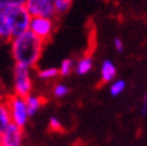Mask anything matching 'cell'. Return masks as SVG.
<instances>
[{
    "label": "cell",
    "mask_w": 147,
    "mask_h": 146,
    "mask_svg": "<svg viewBox=\"0 0 147 146\" xmlns=\"http://www.w3.org/2000/svg\"><path fill=\"white\" fill-rule=\"evenodd\" d=\"M45 47V42L26 31L11 40V53L16 65L34 68L37 65Z\"/></svg>",
    "instance_id": "6da1fadb"
},
{
    "label": "cell",
    "mask_w": 147,
    "mask_h": 146,
    "mask_svg": "<svg viewBox=\"0 0 147 146\" xmlns=\"http://www.w3.org/2000/svg\"><path fill=\"white\" fill-rule=\"evenodd\" d=\"M4 12L7 19V24H9L12 39L17 37V36L24 34L29 30L31 16L25 9V6L7 7V9L4 10Z\"/></svg>",
    "instance_id": "7a4b0ae2"
},
{
    "label": "cell",
    "mask_w": 147,
    "mask_h": 146,
    "mask_svg": "<svg viewBox=\"0 0 147 146\" xmlns=\"http://www.w3.org/2000/svg\"><path fill=\"white\" fill-rule=\"evenodd\" d=\"M32 93V78L30 68L14 65L13 68V95L25 98Z\"/></svg>",
    "instance_id": "3957f363"
},
{
    "label": "cell",
    "mask_w": 147,
    "mask_h": 146,
    "mask_svg": "<svg viewBox=\"0 0 147 146\" xmlns=\"http://www.w3.org/2000/svg\"><path fill=\"white\" fill-rule=\"evenodd\" d=\"M5 101L7 103V107H9L12 123L17 125L18 127L24 128L29 121V118H30L28 114L25 98L19 97L17 95L12 93L10 96H6Z\"/></svg>",
    "instance_id": "277c9868"
},
{
    "label": "cell",
    "mask_w": 147,
    "mask_h": 146,
    "mask_svg": "<svg viewBox=\"0 0 147 146\" xmlns=\"http://www.w3.org/2000/svg\"><path fill=\"white\" fill-rule=\"evenodd\" d=\"M55 29L54 18L48 17H31L29 31L32 32L36 37H38L43 42H47L53 35Z\"/></svg>",
    "instance_id": "5b68a950"
},
{
    "label": "cell",
    "mask_w": 147,
    "mask_h": 146,
    "mask_svg": "<svg viewBox=\"0 0 147 146\" xmlns=\"http://www.w3.org/2000/svg\"><path fill=\"white\" fill-rule=\"evenodd\" d=\"M24 6L31 17H56L53 0H26Z\"/></svg>",
    "instance_id": "8992f818"
},
{
    "label": "cell",
    "mask_w": 147,
    "mask_h": 146,
    "mask_svg": "<svg viewBox=\"0 0 147 146\" xmlns=\"http://www.w3.org/2000/svg\"><path fill=\"white\" fill-rule=\"evenodd\" d=\"M24 140V128L11 123L0 135V146H22Z\"/></svg>",
    "instance_id": "52a82bcc"
},
{
    "label": "cell",
    "mask_w": 147,
    "mask_h": 146,
    "mask_svg": "<svg viewBox=\"0 0 147 146\" xmlns=\"http://www.w3.org/2000/svg\"><path fill=\"white\" fill-rule=\"evenodd\" d=\"M117 74V68L115 64L110 60H104L100 66V80L103 84L111 83L115 80Z\"/></svg>",
    "instance_id": "ba28073f"
},
{
    "label": "cell",
    "mask_w": 147,
    "mask_h": 146,
    "mask_svg": "<svg viewBox=\"0 0 147 146\" xmlns=\"http://www.w3.org/2000/svg\"><path fill=\"white\" fill-rule=\"evenodd\" d=\"M43 103H45V98H43L42 96L34 95V93H30L29 96H26L25 97V104H26L29 116H30V118L34 116L42 108Z\"/></svg>",
    "instance_id": "9c48e42d"
},
{
    "label": "cell",
    "mask_w": 147,
    "mask_h": 146,
    "mask_svg": "<svg viewBox=\"0 0 147 146\" xmlns=\"http://www.w3.org/2000/svg\"><path fill=\"white\" fill-rule=\"evenodd\" d=\"M12 123L11 115L9 107H7L6 101H0V135L9 128V126Z\"/></svg>",
    "instance_id": "30bf717a"
},
{
    "label": "cell",
    "mask_w": 147,
    "mask_h": 146,
    "mask_svg": "<svg viewBox=\"0 0 147 146\" xmlns=\"http://www.w3.org/2000/svg\"><path fill=\"white\" fill-rule=\"evenodd\" d=\"M92 67H93V61H92V57L89 55L83 56L82 59H79L74 64V71L79 76L87 74V73L92 70Z\"/></svg>",
    "instance_id": "8fae6325"
},
{
    "label": "cell",
    "mask_w": 147,
    "mask_h": 146,
    "mask_svg": "<svg viewBox=\"0 0 147 146\" xmlns=\"http://www.w3.org/2000/svg\"><path fill=\"white\" fill-rule=\"evenodd\" d=\"M0 40H4V41H11L12 40L11 31H10L9 24H7L5 12L1 9H0Z\"/></svg>",
    "instance_id": "7c38bea8"
},
{
    "label": "cell",
    "mask_w": 147,
    "mask_h": 146,
    "mask_svg": "<svg viewBox=\"0 0 147 146\" xmlns=\"http://www.w3.org/2000/svg\"><path fill=\"white\" fill-rule=\"evenodd\" d=\"M72 1L73 0H53L56 16H59V14H63V13L67 12L69 10L71 5H72Z\"/></svg>",
    "instance_id": "4fadbf2b"
},
{
    "label": "cell",
    "mask_w": 147,
    "mask_h": 146,
    "mask_svg": "<svg viewBox=\"0 0 147 146\" xmlns=\"http://www.w3.org/2000/svg\"><path fill=\"white\" fill-rule=\"evenodd\" d=\"M37 76L40 79H43V80H50V79H54L56 78L59 74V70L56 67H48V68H43V70H40L37 72Z\"/></svg>",
    "instance_id": "5bb4252c"
},
{
    "label": "cell",
    "mask_w": 147,
    "mask_h": 146,
    "mask_svg": "<svg viewBox=\"0 0 147 146\" xmlns=\"http://www.w3.org/2000/svg\"><path fill=\"white\" fill-rule=\"evenodd\" d=\"M124 89H126V82L122 79H115L114 82H111V85H110V93L113 95V96H119L121 95Z\"/></svg>",
    "instance_id": "9a60e30c"
},
{
    "label": "cell",
    "mask_w": 147,
    "mask_h": 146,
    "mask_svg": "<svg viewBox=\"0 0 147 146\" xmlns=\"http://www.w3.org/2000/svg\"><path fill=\"white\" fill-rule=\"evenodd\" d=\"M57 70H59V74L62 77H66L74 70V62L71 59H65V60H62V62L60 64V67Z\"/></svg>",
    "instance_id": "2e32d148"
},
{
    "label": "cell",
    "mask_w": 147,
    "mask_h": 146,
    "mask_svg": "<svg viewBox=\"0 0 147 146\" xmlns=\"http://www.w3.org/2000/svg\"><path fill=\"white\" fill-rule=\"evenodd\" d=\"M68 92H69L68 86L65 84H56L53 89V93L56 98H62L65 96H67Z\"/></svg>",
    "instance_id": "e0dca14e"
},
{
    "label": "cell",
    "mask_w": 147,
    "mask_h": 146,
    "mask_svg": "<svg viewBox=\"0 0 147 146\" xmlns=\"http://www.w3.org/2000/svg\"><path fill=\"white\" fill-rule=\"evenodd\" d=\"M26 0H0V9L5 10L7 7L13 6H24Z\"/></svg>",
    "instance_id": "ac0fdd59"
},
{
    "label": "cell",
    "mask_w": 147,
    "mask_h": 146,
    "mask_svg": "<svg viewBox=\"0 0 147 146\" xmlns=\"http://www.w3.org/2000/svg\"><path fill=\"white\" fill-rule=\"evenodd\" d=\"M49 128L51 130H54V132H60V130L62 129V123L57 118L51 116V118L49 119Z\"/></svg>",
    "instance_id": "d6986e66"
},
{
    "label": "cell",
    "mask_w": 147,
    "mask_h": 146,
    "mask_svg": "<svg viewBox=\"0 0 147 146\" xmlns=\"http://www.w3.org/2000/svg\"><path fill=\"white\" fill-rule=\"evenodd\" d=\"M114 47H115V49H116L119 53H122V52H123V48H124L122 40L119 39V37H116V39L114 40Z\"/></svg>",
    "instance_id": "ffe728a7"
},
{
    "label": "cell",
    "mask_w": 147,
    "mask_h": 146,
    "mask_svg": "<svg viewBox=\"0 0 147 146\" xmlns=\"http://www.w3.org/2000/svg\"><path fill=\"white\" fill-rule=\"evenodd\" d=\"M146 114H147V93L144 95L142 103H141V115L146 116Z\"/></svg>",
    "instance_id": "44dd1931"
},
{
    "label": "cell",
    "mask_w": 147,
    "mask_h": 146,
    "mask_svg": "<svg viewBox=\"0 0 147 146\" xmlns=\"http://www.w3.org/2000/svg\"><path fill=\"white\" fill-rule=\"evenodd\" d=\"M5 98H6V95H5V89H4L3 84L0 83V101H4Z\"/></svg>",
    "instance_id": "7402d4cb"
}]
</instances>
